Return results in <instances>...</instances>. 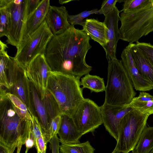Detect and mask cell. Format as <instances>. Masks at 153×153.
Here are the masks:
<instances>
[{
  "instance_id": "obj_2",
  "label": "cell",
  "mask_w": 153,
  "mask_h": 153,
  "mask_svg": "<svg viewBox=\"0 0 153 153\" xmlns=\"http://www.w3.org/2000/svg\"><path fill=\"white\" fill-rule=\"evenodd\" d=\"M0 143L13 153H20L27 138L31 120L20 118L14 109L7 95L0 96Z\"/></svg>"
},
{
  "instance_id": "obj_35",
  "label": "cell",
  "mask_w": 153,
  "mask_h": 153,
  "mask_svg": "<svg viewBox=\"0 0 153 153\" xmlns=\"http://www.w3.org/2000/svg\"><path fill=\"white\" fill-rule=\"evenodd\" d=\"M48 143L46 135H42L35 140V146L37 153H46Z\"/></svg>"
},
{
  "instance_id": "obj_36",
  "label": "cell",
  "mask_w": 153,
  "mask_h": 153,
  "mask_svg": "<svg viewBox=\"0 0 153 153\" xmlns=\"http://www.w3.org/2000/svg\"><path fill=\"white\" fill-rule=\"evenodd\" d=\"M25 144L26 147L25 153H27L28 150L35 145L34 138L33 132L31 125L29 128L28 135L25 142Z\"/></svg>"
},
{
  "instance_id": "obj_6",
  "label": "cell",
  "mask_w": 153,
  "mask_h": 153,
  "mask_svg": "<svg viewBox=\"0 0 153 153\" xmlns=\"http://www.w3.org/2000/svg\"><path fill=\"white\" fill-rule=\"evenodd\" d=\"M150 115L132 109L123 118L119 125L118 139L114 150L123 153L132 151L137 144Z\"/></svg>"
},
{
  "instance_id": "obj_15",
  "label": "cell",
  "mask_w": 153,
  "mask_h": 153,
  "mask_svg": "<svg viewBox=\"0 0 153 153\" xmlns=\"http://www.w3.org/2000/svg\"><path fill=\"white\" fill-rule=\"evenodd\" d=\"M69 15L65 7L50 5L45 20L54 36L63 33L71 27L68 21Z\"/></svg>"
},
{
  "instance_id": "obj_17",
  "label": "cell",
  "mask_w": 153,
  "mask_h": 153,
  "mask_svg": "<svg viewBox=\"0 0 153 153\" xmlns=\"http://www.w3.org/2000/svg\"><path fill=\"white\" fill-rule=\"evenodd\" d=\"M61 144L80 143L82 136L78 131L72 117L66 115H61L60 126L58 134Z\"/></svg>"
},
{
  "instance_id": "obj_22",
  "label": "cell",
  "mask_w": 153,
  "mask_h": 153,
  "mask_svg": "<svg viewBox=\"0 0 153 153\" xmlns=\"http://www.w3.org/2000/svg\"><path fill=\"white\" fill-rule=\"evenodd\" d=\"M153 149V127H146L131 153H149Z\"/></svg>"
},
{
  "instance_id": "obj_21",
  "label": "cell",
  "mask_w": 153,
  "mask_h": 153,
  "mask_svg": "<svg viewBox=\"0 0 153 153\" xmlns=\"http://www.w3.org/2000/svg\"><path fill=\"white\" fill-rule=\"evenodd\" d=\"M132 109L143 114H153V96L142 91L134 97L128 105Z\"/></svg>"
},
{
  "instance_id": "obj_23",
  "label": "cell",
  "mask_w": 153,
  "mask_h": 153,
  "mask_svg": "<svg viewBox=\"0 0 153 153\" xmlns=\"http://www.w3.org/2000/svg\"><path fill=\"white\" fill-rule=\"evenodd\" d=\"M7 45L0 41V86L10 90V87L8 77L7 65L10 56L8 54Z\"/></svg>"
},
{
  "instance_id": "obj_10",
  "label": "cell",
  "mask_w": 153,
  "mask_h": 153,
  "mask_svg": "<svg viewBox=\"0 0 153 153\" xmlns=\"http://www.w3.org/2000/svg\"><path fill=\"white\" fill-rule=\"evenodd\" d=\"M72 117L82 135L93 132L103 124L100 106L88 98H84L82 101Z\"/></svg>"
},
{
  "instance_id": "obj_19",
  "label": "cell",
  "mask_w": 153,
  "mask_h": 153,
  "mask_svg": "<svg viewBox=\"0 0 153 153\" xmlns=\"http://www.w3.org/2000/svg\"><path fill=\"white\" fill-rule=\"evenodd\" d=\"M128 46L140 74L153 86V65L136 47L135 43H129Z\"/></svg>"
},
{
  "instance_id": "obj_9",
  "label": "cell",
  "mask_w": 153,
  "mask_h": 153,
  "mask_svg": "<svg viewBox=\"0 0 153 153\" xmlns=\"http://www.w3.org/2000/svg\"><path fill=\"white\" fill-rule=\"evenodd\" d=\"M7 69L10 87V93L21 100L26 105L31 115H34L30 82L25 75V69L17 63L14 57L10 56Z\"/></svg>"
},
{
  "instance_id": "obj_4",
  "label": "cell",
  "mask_w": 153,
  "mask_h": 153,
  "mask_svg": "<svg viewBox=\"0 0 153 153\" xmlns=\"http://www.w3.org/2000/svg\"><path fill=\"white\" fill-rule=\"evenodd\" d=\"M107 82L104 102L115 106L128 105L136 93L121 60L108 61Z\"/></svg>"
},
{
  "instance_id": "obj_41",
  "label": "cell",
  "mask_w": 153,
  "mask_h": 153,
  "mask_svg": "<svg viewBox=\"0 0 153 153\" xmlns=\"http://www.w3.org/2000/svg\"><path fill=\"white\" fill-rule=\"evenodd\" d=\"M111 153H123L122 152H118L116 150L114 149L113 151Z\"/></svg>"
},
{
  "instance_id": "obj_14",
  "label": "cell",
  "mask_w": 153,
  "mask_h": 153,
  "mask_svg": "<svg viewBox=\"0 0 153 153\" xmlns=\"http://www.w3.org/2000/svg\"><path fill=\"white\" fill-rule=\"evenodd\" d=\"M121 58L123 65L136 90L144 91L153 89L152 85L140 74L128 45L123 51Z\"/></svg>"
},
{
  "instance_id": "obj_31",
  "label": "cell",
  "mask_w": 153,
  "mask_h": 153,
  "mask_svg": "<svg viewBox=\"0 0 153 153\" xmlns=\"http://www.w3.org/2000/svg\"><path fill=\"white\" fill-rule=\"evenodd\" d=\"M136 47L153 65V45L149 43L136 42Z\"/></svg>"
},
{
  "instance_id": "obj_24",
  "label": "cell",
  "mask_w": 153,
  "mask_h": 153,
  "mask_svg": "<svg viewBox=\"0 0 153 153\" xmlns=\"http://www.w3.org/2000/svg\"><path fill=\"white\" fill-rule=\"evenodd\" d=\"M80 84L82 86L83 89H89L91 92H102L105 89L106 86L103 78L89 74L81 78Z\"/></svg>"
},
{
  "instance_id": "obj_28",
  "label": "cell",
  "mask_w": 153,
  "mask_h": 153,
  "mask_svg": "<svg viewBox=\"0 0 153 153\" xmlns=\"http://www.w3.org/2000/svg\"><path fill=\"white\" fill-rule=\"evenodd\" d=\"M151 0H125L120 12H131L137 11L147 6Z\"/></svg>"
},
{
  "instance_id": "obj_27",
  "label": "cell",
  "mask_w": 153,
  "mask_h": 153,
  "mask_svg": "<svg viewBox=\"0 0 153 153\" xmlns=\"http://www.w3.org/2000/svg\"><path fill=\"white\" fill-rule=\"evenodd\" d=\"M48 114L49 121L58 115H62L59 105L52 95L47 90L42 100Z\"/></svg>"
},
{
  "instance_id": "obj_3",
  "label": "cell",
  "mask_w": 153,
  "mask_h": 153,
  "mask_svg": "<svg viewBox=\"0 0 153 153\" xmlns=\"http://www.w3.org/2000/svg\"><path fill=\"white\" fill-rule=\"evenodd\" d=\"M80 79L57 71L50 73L46 90L55 100L62 115L72 117L84 98Z\"/></svg>"
},
{
  "instance_id": "obj_25",
  "label": "cell",
  "mask_w": 153,
  "mask_h": 153,
  "mask_svg": "<svg viewBox=\"0 0 153 153\" xmlns=\"http://www.w3.org/2000/svg\"><path fill=\"white\" fill-rule=\"evenodd\" d=\"M6 94L10 100L14 109L19 117L25 121L31 120L32 115L25 104L16 96L10 92H7Z\"/></svg>"
},
{
  "instance_id": "obj_40",
  "label": "cell",
  "mask_w": 153,
  "mask_h": 153,
  "mask_svg": "<svg viewBox=\"0 0 153 153\" xmlns=\"http://www.w3.org/2000/svg\"><path fill=\"white\" fill-rule=\"evenodd\" d=\"M70 1H71L59 0V2L60 4H62L68 3Z\"/></svg>"
},
{
  "instance_id": "obj_30",
  "label": "cell",
  "mask_w": 153,
  "mask_h": 153,
  "mask_svg": "<svg viewBox=\"0 0 153 153\" xmlns=\"http://www.w3.org/2000/svg\"><path fill=\"white\" fill-rule=\"evenodd\" d=\"M9 23V14L6 7L0 8V37L6 36Z\"/></svg>"
},
{
  "instance_id": "obj_39",
  "label": "cell",
  "mask_w": 153,
  "mask_h": 153,
  "mask_svg": "<svg viewBox=\"0 0 153 153\" xmlns=\"http://www.w3.org/2000/svg\"><path fill=\"white\" fill-rule=\"evenodd\" d=\"M0 153H10L8 149L1 143H0Z\"/></svg>"
},
{
  "instance_id": "obj_42",
  "label": "cell",
  "mask_w": 153,
  "mask_h": 153,
  "mask_svg": "<svg viewBox=\"0 0 153 153\" xmlns=\"http://www.w3.org/2000/svg\"><path fill=\"white\" fill-rule=\"evenodd\" d=\"M149 153H153V149Z\"/></svg>"
},
{
  "instance_id": "obj_16",
  "label": "cell",
  "mask_w": 153,
  "mask_h": 153,
  "mask_svg": "<svg viewBox=\"0 0 153 153\" xmlns=\"http://www.w3.org/2000/svg\"><path fill=\"white\" fill-rule=\"evenodd\" d=\"M50 1L41 0L36 9L27 16L22 42L36 30L45 21L50 5Z\"/></svg>"
},
{
  "instance_id": "obj_33",
  "label": "cell",
  "mask_w": 153,
  "mask_h": 153,
  "mask_svg": "<svg viewBox=\"0 0 153 153\" xmlns=\"http://www.w3.org/2000/svg\"><path fill=\"white\" fill-rule=\"evenodd\" d=\"M32 116V130L35 140L40 137L46 135L37 117L34 115Z\"/></svg>"
},
{
  "instance_id": "obj_38",
  "label": "cell",
  "mask_w": 153,
  "mask_h": 153,
  "mask_svg": "<svg viewBox=\"0 0 153 153\" xmlns=\"http://www.w3.org/2000/svg\"><path fill=\"white\" fill-rule=\"evenodd\" d=\"M41 1L40 0H28L27 6L28 16L36 9Z\"/></svg>"
},
{
  "instance_id": "obj_1",
  "label": "cell",
  "mask_w": 153,
  "mask_h": 153,
  "mask_svg": "<svg viewBox=\"0 0 153 153\" xmlns=\"http://www.w3.org/2000/svg\"><path fill=\"white\" fill-rule=\"evenodd\" d=\"M90 38L83 29L71 27L63 33L53 36L45 54L52 71L80 78L89 74L92 67L85 61L92 46Z\"/></svg>"
},
{
  "instance_id": "obj_12",
  "label": "cell",
  "mask_w": 153,
  "mask_h": 153,
  "mask_svg": "<svg viewBox=\"0 0 153 153\" xmlns=\"http://www.w3.org/2000/svg\"><path fill=\"white\" fill-rule=\"evenodd\" d=\"M100 108L105 129L117 142L120 123L123 117L132 109L128 105L115 106L105 102Z\"/></svg>"
},
{
  "instance_id": "obj_11",
  "label": "cell",
  "mask_w": 153,
  "mask_h": 153,
  "mask_svg": "<svg viewBox=\"0 0 153 153\" xmlns=\"http://www.w3.org/2000/svg\"><path fill=\"white\" fill-rule=\"evenodd\" d=\"M52 71L45 54L39 55L31 61L25 69L28 80L36 90L41 99L44 98L50 72Z\"/></svg>"
},
{
  "instance_id": "obj_7",
  "label": "cell",
  "mask_w": 153,
  "mask_h": 153,
  "mask_svg": "<svg viewBox=\"0 0 153 153\" xmlns=\"http://www.w3.org/2000/svg\"><path fill=\"white\" fill-rule=\"evenodd\" d=\"M53 36L45 20L36 30L21 42L17 48L14 59L25 69L37 56L45 54L47 45Z\"/></svg>"
},
{
  "instance_id": "obj_26",
  "label": "cell",
  "mask_w": 153,
  "mask_h": 153,
  "mask_svg": "<svg viewBox=\"0 0 153 153\" xmlns=\"http://www.w3.org/2000/svg\"><path fill=\"white\" fill-rule=\"evenodd\" d=\"M59 151L61 153H94L95 149L87 141L74 144H61Z\"/></svg>"
},
{
  "instance_id": "obj_34",
  "label": "cell",
  "mask_w": 153,
  "mask_h": 153,
  "mask_svg": "<svg viewBox=\"0 0 153 153\" xmlns=\"http://www.w3.org/2000/svg\"><path fill=\"white\" fill-rule=\"evenodd\" d=\"M117 0H105L103 1L100 9L98 10L100 14L105 16L110 13L116 6Z\"/></svg>"
},
{
  "instance_id": "obj_13",
  "label": "cell",
  "mask_w": 153,
  "mask_h": 153,
  "mask_svg": "<svg viewBox=\"0 0 153 153\" xmlns=\"http://www.w3.org/2000/svg\"><path fill=\"white\" fill-rule=\"evenodd\" d=\"M120 12L115 6L110 13L105 16L103 22L108 29L107 36L108 42L105 46L103 47L105 52L108 61L117 58L116 53L117 43L120 39L118 27Z\"/></svg>"
},
{
  "instance_id": "obj_20",
  "label": "cell",
  "mask_w": 153,
  "mask_h": 153,
  "mask_svg": "<svg viewBox=\"0 0 153 153\" xmlns=\"http://www.w3.org/2000/svg\"><path fill=\"white\" fill-rule=\"evenodd\" d=\"M32 102L39 117L40 123L46 136L48 142L49 131V119L45 106L42 100L38 94L36 88L30 83Z\"/></svg>"
},
{
  "instance_id": "obj_29",
  "label": "cell",
  "mask_w": 153,
  "mask_h": 153,
  "mask_svg": "<svg viewBox=\"0 0 153 153\" xmlns=\"http://www.w3.org/2000/svg\"><path fill=\"white\" fill-rule=\"evenodd\" d=\"M94 14H99L98 10L97 9H94L91 10H85L75 15H69L68 19V23L72 26L79 25L82 26L84 22L82 20Z\"/></svg>"
},
{
  "instance_id": "obj_5",
  "label": "cell",
  "mask_w": 153,
  "mask_h": 153,
  "mask_svg": "<svg viewBox=\"0 0 153 153\" xmlns=\"http://www.w3.org/2000/svg\"><path fill=\"white\" fill-rule=\"evenodd\" d=\"M120 20V39L136 43L153 31V0L145 7L131 12H121Z\"/></svg>"
},
{
  "instance_id": "obj_8",
  "label": "cell",
  "mask_w": 153,
  "mask_h": 153,
  "mask_svg": "<svg viewBox=\"0 0 153 153\" xmlns=\"http://www.w3.org/2000/svg\"><path fill=\"white\" fill-rule=\"evenodd\" d=\"M28 0H10L5 7L9 14V23L6 37L8 44L17 48L24 35L28 16Z\"/></svg>"
},
{
  "instance_id": "obj_18",
  "label": "cell",
  "mask_w": 153,
  "mask_h": 153,
  "mask_svg": "<svg viewBox=\"0 0 153 153\" xmlns=\"http://www.w3.org/2000/svg\"><path fill=\"white\" fill-rule=\"evenodd\" d=\"M82 26L91 39L99 43L102 48L107 45L108 42V29L103 22L94 19H87Z\"/></svg>"
},
{
  "instance_id": "obj_32",
  "label": "cell",
  "mask_w": 153,
  "mask_h": 153,
  "mask_svg": "<svg viewBox=\"0 0 153 153\" xmlns=\"http://www.w3.org/2000/svg\"><path fill=\"white\" fill-rule=\"evenodd\" d=\"M61 115H58L49 120L48 142L53 137L58 134L61 123Z\"/></svg>"
},
{
  "instance_id": "obj_37",
  "label": "cell",
  "mask_w": 153,
  "mask_h": 153,
  "mask_svg": "<svg viewBox=\"0 0 153 153\" xmlns=\"http://www.w3.org/2000/svg\"><path fill=\"white\" fill-rule=\"evenodd\" d=\"M59 142V140L57 135H55L51 138L49 142L52 153H60Z\"/></svg>"
}]
</instances>
